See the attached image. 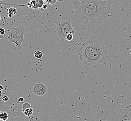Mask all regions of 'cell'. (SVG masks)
Instances as JSON below:
<instances>
[{
  "label": "cell",
  "instance_id": "1",
  "mask_svg": "<svg viewBox=\"0 0 131 121\" xmlns=\"http://www.w3.org/2000/svg\"><path fill=\"white\" fill-rule=\"evenodd\" d=\"M113 2L104 0H73L74 17L85 25L106 23Z\"/></svg>",
  "mask_w": 131,
  "mask_h": 121
},
{
  "label": "cell",
  "instance_id": "2",
  "mask_svg": "<svg viewBox=\"0 0 131 121\" xmlns=\"http://www.w3.org/2000/svg\"><path fill=\"white\" fill-rule=\"evenodd\" d=\"M75 49L82 63L88 68H100L108 60V51L101 35H92L81 45L76 46Z\"/></svg>",
  "mask_w": 131,
  "mask_h": 121
},
{
  "label": "cell",
  "instance_id": "3",
  "mask_svg": "<svg viewBox=\"0 0 131 121\" xmlns=\"http://www.w3.org/2000/svg\"><path fill=\"white\" fill-rule=\"evenodd\" d=\"M10 30L8 33V39L10 43H15L17 47V51L18 52L22 49L21 44L24 40V36L27 30L26 27H24L19 24L15 28H8Z\"/></svg>",
  "mask_w": 131,
  "mask_h": 121
},
{
  "label": "cell",
  "instance_id": "4",
  "mask_svg": "<svg viewBox=\"0 0 131 121\" xmlns=\"http://www.w3.org/2000/svg\"><path fill=\"white\" fill-rule=\"evenodd\" d=\"M56 27L55 33L61 39V43L66 40V36L69 34L75 33V29L71 24V20H61L54 22Z\"/></svg>",
  "mask_w": 131,
  "mask_h": 121
},
{
  "label": "cell",
  "instance_id": "5",
  "mask_svg": "<svg viewBox=\"0 0 131 121\" xmlns=\"http://www.w3.org/2000/svg\"><path fill=\"white\" fill-rule=\"evenodd\" d=\"M113 121H130L128 107H123L117 109L112 116Z\"/></svg>",
  "mask_w": 131,
  "mask_h": 121
},
{
  "label": "cell",
  "instance_id": "6",
  "mask_svg": "<svg viewBox=\"0 0 131 121\" xmlns=\"http://www.w3.org/2000/svg\"><path fill=\"white\" fill-rule=\"evenodd\" d=\"M12 116L13 121H41L34 114L32 116H26L22 110L10 111Z\"/></svg>",
  "mask_w": 131,
  "mask_h": 121
},
{
  "label": "cell",
  "instance_id": "7",
  "mask_svg": "<svg viewBox=\"0 0 131 121\" xmlns=\"http://www.w3.org/2000/svg\"><path fill=\"white\" fill-rule=\"evenodd\" d=\"M48 90V88L44 83H35L33 86L32 91L33 93L37 96H43L45 95Z\"/></svg>",
  "mask_w": 131,
  "mask_h": 121
},
{
  "label": "cell",
  "instance_id": "8",
  "mask_svg": "<svg viewBox=\"0 0 131 121\" xmlns=\"http://www.w3.org/2000/svg\"><path fill=\"white\" fill-rule=\"evenodd\" d=\"M9 117V112L7 111H1L0 113V120L7 121Z\"/></svg>",
  "mask_w": 131,
  "mask_h": 121
},
{
  "label": "cell",
  "instance_id": "9",
  "mask_svg": "<svg viewBox=\"0 0 131 121\" xmlns=\"http://www.w3.org/2000/svg\"><path fill=\"white\" fill-rule=\"evenodd\" d=\"M21 110L26 116L29 117V116H32L34 115V110H33V108L31 107V106L28 107L25 109H22Z\"/></svg>",
  "mask_w": 131,
  "mask_h": 121
},
{
  "label": "cell",
  "instance_id": "10",
  "mask_svg": "<svg viewBox=\"0 0 131 121\" xmlns=\"http://www.w3.org/2000/svg\"><path fill=\"white\" fill-rule=\"evenodd\" d=\"M17 10L15 8H11L8 10V15L9 18H11L16 14Z\"/></svg>",
  "mask_w": 131,
  "mask_h": 121
},
{
  "label": "cell",
  "instance_id": "11",
  "mask_svg": "<svg viewBox=\"0 0 131 121\" xmlns=\"http://www.w3.org/2000/svg\"><path fill=\"white\" fill-rule=\"evenodd\" d=\"M43 54L40 51H37L35 53V57L37 59H41L42 57Z\"/></svg>",
  "mask_w": 131,
  "mask_h": 121
},
{
  "label": "cell",
  "instance_id": "12",
  "mask_svg": "<svg viewBox=\"0 0 131 121\" xmlns=\"http://www.w3.org/2000/svg\"><path fill=\"white\" fill-rule=\"evenodd\" d=\"M5 34V30L3 28H0V38H2L4 36Z\"/></svg>",
  "mask_w": 131,
  "mask_h": 121
},
{
  "label": "cell",
  "instance_id": "13",
  "mask_svg": "<svg viewBox=\"0 0 131 121\" xmlns=\"http://www.w3.org/2000/svg\"><path fill=\"white\" fill-rule=\"evenodd\" d=\"M73 35L72 34H69L66 36V40L68 41H71L73 39Z\"/></svg>",
  "mask_w": 131,
  "mask_h": 121
},
{
  "label": "cell",
  "instance_id": "14",
  "mask_svg": "<svg viewBox=\"0 0 131 121\" xmlns=\"http://www.w3.org/2000/svg\"><path fill=\"white\" fill-rule=\"evenodd\" d=\"M37 3L38 5L39 8H42V7L44 5V1L43 0H38V1H37Z\"/></svg>",
  "mask_w": 131,
  "mask_h": 121
},
{
  "label": "cell",
  "instance_id": "15",
  "mask_svg": "<svg viewBox=\"0 0 131 121\" xmlns=\"http://www.w3.org/2000/svg\"><path fill=\"white\" fill-rule=\"evenodd\" d=\"M18 103L20 104H23L25 103V100L23 97H20L18 99Z\"/></svg>",
  "mask_w": 131,
  "mask_h": 121
},
{
  "label": "cell",
  "instance_id": "16",
  "mask_svg": "<svg viewBox=\"0 0 131 121\" xmlns=\"http://www.w3.org/2000/svg\"><path fill=\"white\" fill-rule=\"evenodd\" d=\"M1 99H2V100L3 102H7V101H8V100H9V98H8V96H4Z\"/></svg>",
  "mask_w": 131,
  "mask_h": 121
},
{
  "label": "cell",
  "instance_id": "17",
  "mask_svg": "<svg viewBox=\"0 0 131 121\" xmlns=\"http://www.w3.org/2000/svg\"><path fill=\"white\" fill-rule=\"evenodd\" d=\"M57 0H49L48 3L53 5L54 3H56Z\"/></svg>",
  "mask_w": 131,
  "mask_h": 121
},
{
  "label": "cell",
  "instance_id": "18",
  "mask_svg": "<svg viewBox=\"0 0 131 121\" xmlns=\"http://www.w3.org/2000/svg\"><path fill=\"white\" fill-rule=\"evenodd\" d=\"M9 119H8V120H7V121H13L12 116V115H11V114L10 112H9Z\"/></svg>",
  "mask_w": 131,
  "mask_h": 121
},
{
  "label": "cell",
  "instance_id": "19",
  "mask_svg": "<svg viewBox=\"0 0 131 121\" xmlns=\"http://www.w3.org/2000/svg\"><path fill=\"white\" fill-rule=\"evenodd\" d=\"M42 8H43V9H44V10H46L47 9V8H48V6H47V4H44V5H43V7H42Z\"/></svg>",
  "mask_w": 131,
  "mask_h": 121
},
{
  "label": "cell",
  "instance_id": "20",
  "mask_svg": "<svg viewBox=\"0 0 131 121\" xmlns=\"http://www.w3.org/2000/svg\"><path fill=\"white\" fill-rule=\"evenodd\" d=\"M64 1H65V0H57V1H58V2H60V3L63 2Z\"/></svg>",
  "mask_w": 131,
  "mask_h": 121
},
{
  "label": "cell",
  "instance_id": "21",
  "mask_svg": "<svg viewBox=\"0 0 131 121\" xmlns=\"http://www.w3.org/2000/svg\"><path fill=\"white\" fill-rule=\"evenodd\" d=\"M104 1H111V2H112L113 3H114V0H104Z\"/></svg>",
  "mask_w": 131,
  "mask_h": 121
},
{
  "label": "cell",
  "instance_id": "22",
  "mask_svg": "<svg viewBox=\"0 0 131 121\" xmlns=\"http://www.w3.org/2000/svg\"><path fill=\"white\" fill-rule=\"evenodd\" d=\"M106 121V120H100V121Z\"/></svg>",
  "mask_w": 131,
  "mask_h": 121
},
{
  "label": "cell",
  "instance_id": "23",
  "mask_svg": "<svg viewBox=\"0 0 131 121\" xmlns=\"http://www.w3.org/2000/svg\"><path fill=\"white\" fill-rule=\"evenodd\" d=\"M130 54H131V49L130 51Z\"/></svg>",
  "mask_w": 131,
  "mask_h": 121
}]
</instances>
